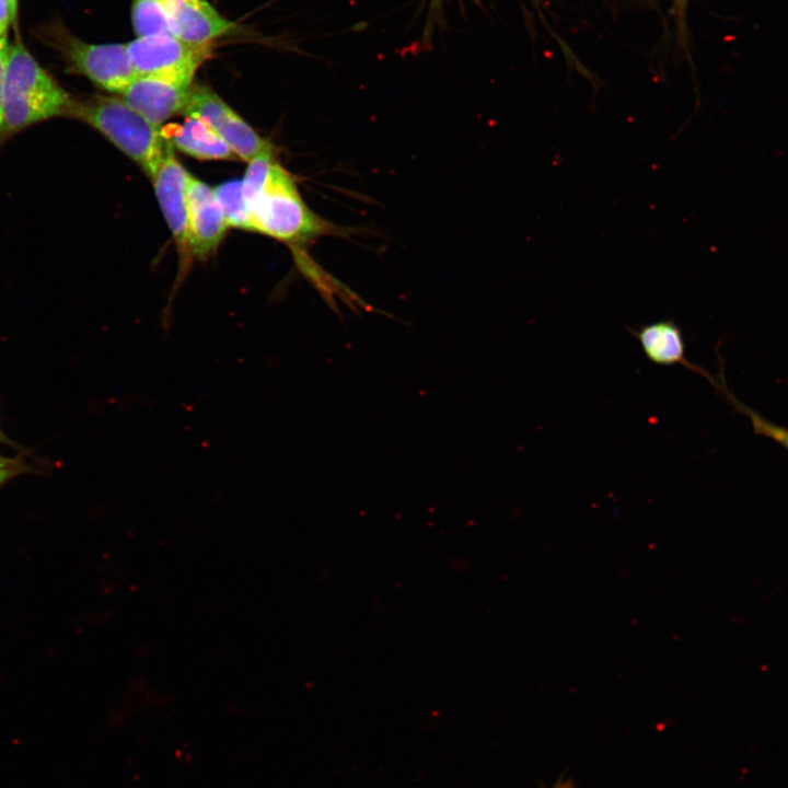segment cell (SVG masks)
<instances>
[{"instance_id": "cell-1", "label": "cell", "mask_w": 788, "mask_h": 788, "mask_svg": "<svg viewBox=\"0 0 788 788\" xmlns=\"http://www.w3.org/2000/svg\"><path fill=\"white\" fill-rule=\"evenodd\" d=\"M266 152L247 162L242 179L254 231L300 248L340 227L315 213L303 200L292 176Z\"/></svg>"}, {"instance_id": "cell-2", "label": "cell", "mask_w": 788, "mask_h": 788, "mask_svg": "<svg viewBox=\"0 0 788 788\" xmlns=\"http://www.w3.org/2000/svg\"><path fill=\"white\" fill-rule=\"evenodd\" d=\"M76 99L15 40L10 44L4 86L1 140L33 125L69 116Z\"/></svg>"}, {"instance_id": "cell-3", "label": "cell", "mask_w": 788, "mask_h": 788, "mask_svg": "<svg viewBox=\"0 0 788 788\" xmlns=\"http://www.w3.org/2000/svg\"><path fill=\"white\" fill-rule=\"evenodd\" d=\"M70 117L101 132L141 166L149 177L171 147L161 129L121 97L96 95L82 101L76 99Z\"/></svg>"}, {"instance_id": "cell-4", "label": "cell", "mask_w": 788, "mask_h": 788, "mask_svg": "<svg viewBox=\"0 0 788 788\" xmlns=\"http://www.w3.org/2000/svg\"><path fill=\"white\" fill-rule=\"evenodd\" d=\"M43 36L59 53L67 70L108 92L120 95L137 77L126 44L85 42L59 21L47 25Z\"/></svg>"}, {"instance_id": "cell-5", "label": "cell", "mask_w": 788, "mask_h": 788, "mask_svg": "<svg viewBox=\"0 0 788 788\" xmlns=\"http://www.w3.org/2000/svg\"><path fill=\"white\" fill-rule=\"evenodd\" d=\"M126 46L137 76L190 80L213 51V45L192 44L174 34L136 37Z\"/></svg>"}, {"instance_id": "cell-6", "label": "cell", "mask_w": 788, "mask_h": 788, "mask_svg": "<svg viewBox=\"0 0 788 788\" xmlns=\"http://www.w3.org/2000/svg\"><path fill=\"white\" fill-rule=\"evenodd\" d=\"M183 114L202 119L245 162L262 153L276 151L269 141L204 84L193 85Z\"/></svg>"}, {"instance_id": "cell-7", "label": "cell", "mask_w": 788, "mask_h": 788, "mask_svg": "<svg viewBox=\"0 0 788 788\" xmlns=\"http://www.w3.org/2000/svg\"><path fill=\"white\" fill-rule=\"evenodd\" d=\"M193 80L165 76H137L120 94L136 112L155 126L183 113Z\"/></svg>"}, {"instance_id": "cell-8", "label": "cell", "mask_w": 788, "mask_h": 788, "mask_svg": "<svg viewBox=\"0 0 788 788\" xmlns=\"http://www.w3.org/2000/svg\"><path fill=\"white\" fill-rule=\"evenodd\" d=\"M228 224L215 189L187 175V230L192 257H208L222 240Z\"/></svg>"}, {"instance_id": "cell-9", "label": "cell", "mask_w": 788, "mask_h": 788, "mask_svg": "<svg viewBox=\"0 0 788 788\" xmlns=\"http://www.w3.org/2000/svg\"><path fill=\"white\" fill-rule=\"evenodd\" d=\"M187 175L171 146L150 175L155 196L181 255L190 256L187 230Z\"/></svg>"}, {"instance_id": "cell-10", "label": "cell", "mask_w": 788, "mask_h": 788, "mask_svg": "<svg viewBox=\"0 0 788 788\" xmlns=\"http://www.w3.org/2000/svg\"><path fill=\"white\" fill-rule=\"evenodd\" d=\"M175 36L197 45L236 36L242 27L228 20L208 0H163Z\"/></svg>"}, {"instance_id": "cell-11", "label": "cell", "mask_w": 788, "mask_h": 788, "mask_svg": "<svg viewBox=\"0 0 788 788\" xmlns=\"http://www.w3.org/2000/svg\"><path fill=\"white\" fill-rule=\"evenodd\" d=\"M164 139L179 151L200 160H232L236 155L200 118L186 116L182 124L161 129Z\"/></svg>"}, {"instance_id": "cell-12", "label": "cell", "mask_w": 788, "mask_h": 788, "mask_svg": "<svg viewBox=\"0 0 788 788\" xmlns=\"http://www.w3.org/2000/svg\"><path fill=\"white\" fill-rule=\"evenodd\" d=\"M649 361L660 366L681 364L691 370L680 326L672 320H660L629 328Z\"/></svg>"}, {"instance_id": "cell-13", "label": "cell", "mask_w": 788, "mask_h": 788, "mask_svg": "<svg viewBox=\"0 0 788 788\" xmlns=\"http://www.w3.org/2000/svg\"><path fill=\"white\" fill-rule=\"evenodd\" d=\"M130 21L136 37L173 34L163 0H131Z\"/></svg>"}, {"instance_id": "cell-14", "label": "cell", "mask_w": 788, "mask_h": 788, "mask_svg": "<svg viewBox=\"0 0 788 788\" xmlns=\"http://www.w3.org/2000/svg\"><path fill=\"white\" fill-rule=\"evenodd\" d=\"M213 189L228 227L254 231V222L243 194L242 181H229Z\"/></svg>"}, {"instance_id": "cell-15", "label": "cell", "mask_w": 788, "mask_h": 788, "mask_svg": "<svg viewBox=\"0 0 788 788\" xmlns=\"http://www.w3.org/2000/svg\"><path fill=\"white\" fill-rule=\"evenodd\" d=\"M723 394L730 399V402L734 405V407L748 416L750 419V422L752 424L753 431L756 434L766 437L768 439H772L773 441L777 442L779 445L784 447L788 451V429L785 427H781L779 425H776L768 419L761 416L755 410L749 408L741 402H739L737 398H734L731 393H729L726 387H722Z\"/></svg>"}, {"instance_id": "cell-16", "label": "cell", "mask_w": 788, "mask_h": 788, "mask_svg": "<svg viewBox=\"0 0 788 788\" xmlns=\"http://www.w3.org/2000/svg\"><path fill=\"white\" fill-rule=\"evenodd\" d=\"M19 3L15 0H0V36H7L11 25L15 24Z\"/></svg>"}, {"instance_id": "cell-17", "label": "cell", "mask_w": 788, "mask_h": 788, "mask_svg": "<svg viewBox=\"0 0 788 788\" xmlns=\"http://www.w3.org/2000/svg\"><path fill=\"white\" fill-rule=\"evenodd\" d=\"M690 0H673L672 14L676 26L677 37L685 44L686 39V12Z\"/></svg>"}, {"instance_id": "cell-18", "label": "cell", "mask_w": 788, "mask_h": 788, "mask_svg": "<svg viewBox=\"0 0 788 788\" xmlns=\"http://www.w3.org/2000/svg\"><path fill=\"white\" fill-rule=\"evenodd\" d=\"M9 49H10V43L8 42V37L0 36V140L2 138V128H3V115H2L3 86H4V77H5V68H7Z\"/></svg>"}, {"instance_id": "cell-19", "label": "cell", "mask_w": 788, "mask_h": 788, "mask_svg": "<svg viewBox=\"0 0 788 788\" xmlns=\"http://www.w3.org/2000/svg\"><path fill=\"white\" fill-rule=\"evenodd\" d=\"M27 465L21 457H4L0 455V473L15 472L18 474L25 473Z\"/></svg>"}, {"instance_id": "cell-20", "label": "cell", "mask_w": 788, "mask_h": 788, "mask_svg": "<svg viewBox=\"0 0 788 788\" xmlns=\"http://www.w3.org/2000/svg\"><path fill=\"white\" fill-rule=\"evenodd\" d=\"M552 788H575V786L571 779L559 778Z\"/></svg>"}, {"instance_id": "cell-21", "label": "cell", "mask_w": 788, "mask_h": 788, "mask_svg": "<svg viewBox=\"0 0 788 788\" xmlns=\"http://www.w3.org/2000/svg\"><path fill=\"white\" fill-rule=\"evenodd\" d=\"M18 475H20V474L15 473V472H2V473H0V488H1L4 484H7L9 480H11V479H13L14 477H16Z\"/></svg>"}, {"instance_id": "cell-22", "label": "cell", "mask_w": 788, "mask_h": 788, "mask_svg": "<svg viewBox=\"0 0 788 788\" xmlns=\"http://www.w3.org/2000/svg\"><path fill=\"white\" fill-rule=\"evenodd\" d=\"M3 441H5V437L3 436V433L0 429V442H3Z\"/></svg>"}, {"instance_id": "cell-23", "label": "cell", "mask_w": 788, "mask_h": 788, "mask_svg": "<svg viewBox=\"0 0 788 788\" xmlns=\"http://www.w3.org/2000/svg\"><path fill=\"white\" fill-rule=\"evenodd\" d=\"M15 1H18V0H15ZM18 2H19V1H18Z\"/></svg>"}]
</instances>
